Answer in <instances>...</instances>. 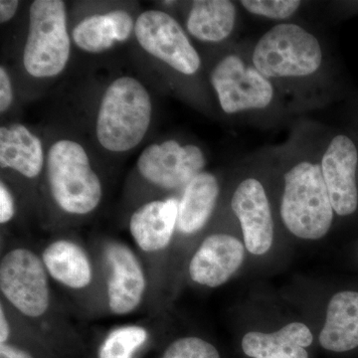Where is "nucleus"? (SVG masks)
<instances>
[{"mask_svg":"<svg viewBox=\"0 0 358 358\" xmlns=\"http://www.w3.org/2000/svg\"><path fill=\"white\" fill-rule=\"evenodd\" d=\"M220 187L217 178L209 173H199L185 187L179 201L178 229L194 234L208 222L215 208Z\"/></svg>","mask_w":358,"mask_h":358,"instance_id":"19","label":"nucleus"},{"mask_svg":"<svg viewBox=\"0 0 358 358\" xmlns=\"http://www.w3.org/2000/svg\"><path fill=\"white\" fill-rule=\"evenodd\" d=\"M20 1L16 0H1L0 1V21L7 22L13 17L17 10Z\"/></svg>","mask_w":358,"mask_h":358,"instance_id":"30","label":"nucleus"},{"mask_svg":"<svg viewBox=\"0 0 358 358\" xmlns=\"http://www.w3.org/2000/svg\"><path fill=\"white\" fill-rule=\"evenodd\" d=\"M42 261L49 277L70 289H83L93 281L94 270L81 245L59 239L47 245Z\"/></svg>","mask_w":358,"mask_h":358,"instance_id":"15","label":"nucleus"},{"mask_svg":"<svg viewBox=\"0 0 358 358\" xmlns=\"http://www.w3.org/2000/svg\"><path fill=\"white\" fill-rule=\"evenodd\" d=\"M73 39L82 50L100 53L115 44V33L107 14H96L82 20L73 30Z\"/></svg>","mask_w":358,"mask_h":358,"instance_id":"22","label":"nucleus"},{"mask_svg":"<svg viewBox=\"0 0 358 358\" xmlns=\"http://www.w3.org/2000/svg\"><path fill=\"white\" fill-rule=\"evenodd\" d=\"M319 339L329 352H345L358 348V292H339L331 299Z\"/></svg>","mask_w":358,"mask_h":358,"instance_id":"16","label":"nucleus"},{"mask_svg":"<svg viewBox=\"0 0 358 358\" xmlns=\"http://www.w3.org/2000/svg\"><path fill=\"white\" fill-rule=\"evenodd\" d=\"M357 148L352 138L345 134L331 138L320 166L334 210L339 216L352 215L357 211Z\"/></svg>","mask_w":358,"mask_h":358,"instance_id":"10","label":"nucleus"},{"mask_svg":"<svg viewBox=\"0 0 358 358\" xmlns=\"http://www.w3.org/2000/svg\"><path fill=\"white\" fill-rule=\"evenodd\" d=\"M204 166V155L199 147L181 145L173 140L150 145L138 160L141 176L164 189L185 187Z\"/></svg>","mask_w":358,"mask_h":358,"instance_id":"9","label":"nucleus"},{"mask_svg":"<svg viewBox=\"0 0 358 358\" xmlns=\"http://www.w3.org/2000/svg\"><path fill=\"white\" fill-rule=\"evenodd\" d=\"M334 212L319 162L301 160L285 173L280 213L294 236L306 240L326 236Z\"/></svg>","mask_w":358,"mask_h":358,"instance_id":"1","label":"nucleus"},{"mask_svg":"<svg viewBox=\"0 0 358 358\" xmlns=\"http://www.w3.org/2000/svg\"><path fill=\"white\" fill-rule=\"evenodd\" d=\"M210 82L226 114L266 109L275 96L272 82L237 55L223 58L212 71Z\"/></svg>","mask_w":358,"mask_h":358,"instance_id":"7","label":"nucleus"},{"mask_svg":"<svg viewBox=\"0 0 358 358\" xmlns=\"http://www.w3.org/2000/svg\"><path fill=\"white\" fill-rule=\"evenodd\" d=\"M110 274L108 306L115 315H127L140 307L147 289V277L140 259L126 244L114 242L106 248Z\"/></svg>","mask_w":358,"mask_h":358,"instance_id":"11","label":"nucleus"},{"mask_svg":"<svg viewBox=\"0 0 358 358\" xmlns=\"http://www.w3.org/2000/svg\"><path fill=\"white\" fill-rule=\"evenodd\" d=\"M13 93L10 79L3 67L0 68V110L1 113L9 109L13 103Z\"/></svg>","mask_w":358,"mask_h":358,"instance_id":"27","label":"nucleus"},{"mask_svg":"<svg viewBox=\"0 0 358 358\" xmlns=\"http://www.w3.org/2000/svg\"><path fill=\"white\" fill-rule=\"evenodd\" d=\"M322 60L324 51L317 36L294 23L273 26L252 54V65L270 81L312 76Z\"/></svg>","mask_w":358,"mask_h":358,"instance_id":"3","label":"nucleus"},{"mask_svg":"<svg viewBox=\"0 0 358 358\" xmlns=\"http://www.w3.org/2000/svg\"><path fill=\"white\" fill-rule=\"evenodd\" d=\"M240 3L248 13L273 20H288L301 6L299 0H244Z\"/></svg>","mask_w":358,"mask_h":358,"instance_id":"24","label":"nucleus"},{"mask_svg":"<svg viewBox=\"0 0 358 358\" xmlns=\"http://www.w3.org/2000/svg\"><path fill=\"white\" fill-rule=\"evenodd\" d=\"M15 213L13 194L3 182L0 183V223H8Z\"/></svg>","mask_w":358,"mask_h":358,"instance_id":"26","label":"nucleus"},{"mask_svg":"<svg viewBox=\"0 0 358 358\" xmlns=\"http://www.w3.org/2000/svg\"><path fill=\"white\" fill-rule=\"evenodd\" d=\"M231 207L241 224L247 250L254 255L267 253L274 241V220L262 183L253 178L242 181Z\"/></svg>","mask_w":358,"mask_h":358,"instance_id":"12","label":"nucleus"},{"mask_svg":"<svg viewBox=\"0 0 358 358\" xmlns=\"http://www.w3.org/2000/svg\"><path fill=\"white\" fill-rule=\"evenodd\" d=\"M152 110L150 96L138 80H115L103 96L96 119V136L101 145L114 152L136 148L147 134Z\"/></svg>","mask_w":358,"mask_h":358,"instance_id":"2","label":"nucleus"},{"mask_svg":"<svg viewBox=\"0 0 358 358\" xmlns=\"http://www.w3.org/2000/svg\"><path fill=\"white\" fill-rule=\"evenodd\" d=\"M64 1L36 0L29 11V31L26 40L23 64L33 77L48 78L60 74L70 57Z\"/></svg>","mask_w":358,"mask_h":358,"instance_id":"5","label":"nucleus"},{"mask_svg":"<svg viewBox=\"0 0 358 358\" xmlns=\"http://www.w3.org/2000/svg\"><path fill=\"white\" fill-rule=\"evenodd\" d=\"M159 358H221L217 348L197 336L176 339L164 348Z\"/></svg>","mask_w":358,"mask_h":358,"instance_id":"23","label":"nucleus"},{"mask_svg":"<svg viewBox=\"0 0 358 358\" xmlns=\"http://www.w3.org/2000/svg\"><path fill=\"white\" fill-rule=\"evenodd\" d=\"M245 258L243 244L227 234H213L205 238L190 261L193 282L209 288L222 286L241 267Z\"/></svg>","mask_w":358,"mask_h":358,"instance_id":"13","label":"nucleus"},{"mask_svg":"<svg viewBox=\"0 0 358 358\" xmlns=\"http://www.w3.org/2000/svg\"><path fill=\"white\" fill-rule=\"evenodd\" d=\"M136 40L148 53L185 75L200 67V57L180 24L169 14L145 11L134 25Z\"/></svg>","mask_w":358,"mask_h":358,"instance_id":"8","label":"nucleus"},{"mask_svg":"<svg viewBox=\"0 0 358 358\" xmlns=\"http://www.w3.org/2000/svg\"><path fill=\"white\" fill-rule=\"evenodd\" d=\"M179 201L155 200L136 209L129 219V232L136 246L145 253L164 251L178 229Z\"/></svg>","mask_w":358,"mask_h":358,"instance_id":"14","label":"nucleus"},{"mask_svg":"<svg viewBox=\"0 0 358 358\" xmlns=\"http://www.w3.org/2000/svg\"><path fill=\"white\" fill-rule=\"evenodd\" d=\"M47 176L52 197L63 211L85 215L100 204L102 183L84 148L76 141L62 140L52 145Z\"/></svg>","mask_w":358,"mask_h":358,"instance_id":"4","label":"nucleus"},{"mask_svg":"<svg viewBox=\"0 0 358 358\" xmlns=\"http://www.w3.org/2000/svg\"><path fill=\"white\" fill-rule=\"evenodd\" d=\"M112 24L114 26L117 41H126L129 38L134 29V20L128 13L124 10L110 11L107 13Z\"/></svg>","mask_w":358,"mask_h":358,"instance_id":"25","label":"nucleus"},{"mask_svg":"<svg viewBox=\"0 0 358 358\" xmlns=\"http://www.w3.org/2000/svg\"><path fill=\"white\" fill-rule=\"evenodd\" d=\"M13 341V326L4 310L3 303L0 306V345Z\"/></svg>","mask_w":358,"mask_h":358,"instance_id":"29","label":"nucleus"},{"mask_svg":"<svg viewBox=\"0 0 358 358\" xmlns=\"http://www.w3.org/2000/svg\"><path fill=\"white\" fill-rule=\"evenodd\" d=\"M0 292L7 303L28 319H39L51 303L49 275L32 250L11 249L0 261Z\"/></svg>","mask_w":358,"mask_h":358,"instance_id":"6","label":"nucleus"},{"mask_svg":"<svg viewBox=\"0 0 358 358\" xmlns=\"http://www.w3.org/2000/svg\"><path fill=\"white\" fill-rule=\"evenodd\" d=\"M150 334L141 326L117 327L99 346L96 358H136L147 345Z\"/></svg>","mask_w":358,"mask_h":358,"instance_id":"21","label":"nucleus"},{"mask_svg":"<svg viewBox=\"0 0 358 358\" xmlns=\"http://www.w3.org/2000/svg\"><path fill=\"white\" fill-rule=\"evenodd\" d=\"M44 157L41 141L20 124L0 129V166L27 178L41 173Z\"/></svg>","mask_w":358,"mask_h":358,"instance_id":"18","label":"nucleus"},{"mask_svg":"<svg viewBox=\"0 0 358 358\" xmlns=\"http://www.w3.org/2000/svg\"><path fill=\"white\" fill-rule=\"evenodd\" d=\"M0 358H38L31 350L10 341L0 345Z\"/></svg>","mask_w":358,"mask_h":358,"instance_id":"28","label":"nucleus"},{"mask_svg":"<svg viewBox=\"0 0 358 358\" xmlns=\"http://www.w3.org/2000/svg\"><path fill=\"white\" fill-rule=\"evenodd\" d=\"M236 6L229 0H197L188 14L187 31L200 41L221 42L236 24Z\"/></svg>","mask_w":358,"mask_h":358,"instance_id":"20","label":"nucleus"},{"mask_svg":"<svg viewBox=\"0 0 358 358\" xmlns=\"http://www.w3.org/2000/svg\"><path fill=\"white\" fill-rule=\"evenodd\" d=\"M312 331L305 324L291 322L272 334L251 331L242 339V350L252 358H308Z\"/></svg>","mask_w":358,"mask_h":358,"instance_id":"17","label":"nucleus"}]
</instances>
